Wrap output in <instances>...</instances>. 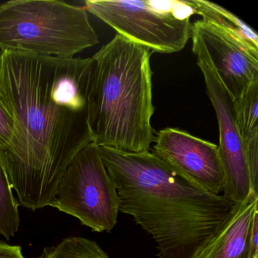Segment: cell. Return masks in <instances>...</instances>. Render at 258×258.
<instances>
[{
    "instance_id": "1",
    "label": "cell",
    "mask_w": 258,
    "mask_h": 258,
    "mask_svg": "<svg viewBox=\"0 0 258 258\" xmlns=\"http://www.w3.org/2000/svg\"><path fill=\"white\" fill-rule=\"evenodd\" d=\"M93 59L0 53V99L15 134L0 154L19 205L52 207L58 183L75 155L93 143L88 97Z\"/></svg>"
},
{
    "instance_id": "2",
    "label": "cell",
    "mask_w": 258,
    "mask_h": 258,
    "mask_svg": "<svg viewBox=\"0 0 258 258\" xmlns=\"http://www.w3.org/2000/svg\"><path fill=\"white\" fill-rule=\"evenodd\" d=\"M117 186L120 211L152 235L159 258H196L235 204L205 191L150 151L123 153L97 146Z\"/></svg>"
},
{
    "instance_id": "3",
    "label": "cell",
    "mask_w": 258,
    "mask_h": 258,
    "mask_svg": "<svg viewBox=\"0 0 258 258\" xmlns=\"http://www.w3.org/2000/svg\"><path fill=\"white\" fill-rule=\"evenodd\" d=\"M153 54L119 34L93 57L88 123L93 143L123 153L150 150Z\"/></svg>"
},
{
    "instance_id": "4",
    "label": "cell",
    "mask_w": 258,
    "mask_h": 258,
    "mask_svg": "<svg viewBox=\"0 0 258 258\" xmlns=\"http://www.w3.org/2000/svg\"><path fill=\"white\" fill-rule=\"evenodd\" d=\"M99 37L84 7L57 0H14L0 6V49L72 58Z\"/></svg>"
},
{
    "instance_id": "5",
    "label": "cell",
    "mask_w": 258,
    "mask_h": 258,
    "mask_svg": "<svg viewBox=\"0 0 258 258\" xmlns=\"http://www.w3.org/2000/svg\"><path fill=\"white\" fill-rule=\"evenodd\" d=\"M84 8L117 34L152 52L174 53L191 38V0H87Z\"/></svg>"
},
{
    "instance_id": "6",
    "label": "cell",
    "mask_w": 258,
    "mask_h": 258,
    "mask_svg": "<svg viewBox=\"0 0 258 258\" xmlns=\"http://www.w3.org/2000/svg\"><path fill=\"white\" fill-rule=\"evenodd\" d=\"M52 207L76 217L93 232L114 229L120 199L96 145H87L71 161L58 183Z\"/></svg>"
},
{
    "instance_id": "7",
    "label": "cell",
    "mask_w": 258,
    "mask_h": 258,
    "mask_svg": "<svg viewBox=\"0 0 258 258\" xmlns=\"http://www.w3.org/2000/svg\"><path fill=\"white\" fill-rule=\"evenodd\" d=\"M191 38L192 52L203 75L218 123V148L225 176L222 196L233 203H240L251 193L256 192L252 187L245 144L237 122L235 100L217 75L202 41L193 33Z\"/></svg>"
},
{
    "instance_id": "8",
    "label": "cell",
    "mask_w": 258,
    "mask_h": 258,
    "mask_svg": "<svg viewBox=\"0 0 258 258\" xmlns=\"http://www.w3.org/2000/svg\"><path fill=\"white\" fill-rule=\"evenodd\" d=\"M152 152L208 192L220 195L225 183L218 146L178 128L155 134Z\"/></svg>"
},
{
    "instance_id": "9",
    "label": "cell",
    "mask_w": 258,
    "mask_h": 258,
    "mask_svg": "<svg viewBox=\"0 0 258 258\" xmlns=\"http://www.w3.org/2000/svg\"><path fill=\"white\" fill-rule=\"evenodd\" d=\"M191 33L202 41L225 87L238 99L258 81V55L205 20L192 24Z\"/></svg>"
},
{
    "instance_id": "10",
    "label": "cell",
    "mask_w": 258,
    "mask_h": 258,
    "mask_svg": "<svg viewBox=\"0 0 258 258\" xmlns=\"http://www.w3.org/2000/svg\"><path fill=\"white\" fill-rule=\"evenodd\" d=\"M257 204L258 193L235 204L221 229L196 258H252L250 231Z\"/></svg>"
},
{
    "instance_id": "11",
    "label": "cell",
    "mask_w": 258,
    "mask_h": 258,
    "mask_svg": "<svg viewBox=\"0 0 258 258\" xmlns=\"http://www.w3.org/2000/svg\"><path fill=\"white\" fill-rule=\"evenodd\" d=\"M196 15L242 43L258 55V36L254 30L226 9L205 0H191Z\"/></svg>"
},
{
    "instance_id": "12",
    "label": "cell",
    "mask_w": 258,
    "mask_h": 258,
    "mask_svg": "<svg viewBox=\"0 0 258 258\" xmlns=\"http://www.w3.org/2000/svg\"><path fill=\"white\" fill-rule=\"evenodd\" d=\"M35 258H109L96 241L80 236L64 238L55 245L44 247Z\"/></svg>"
},
{
    "instance_id": "13",
    "label": "cell",
    "mask_w": 258,
    "mask_h": 258,
    "mask_svg": "<svg viewBox=\"0 0 258 258\" xmlns=\"http://www.w3.org/2000/svg\"><path fill=\"white\" fill-rule=\"evenodd\" d=\"M19 203L13 196V187L0 161V235L7 240L14 237L20 226Z\"/></svg>"
},
{
    "instance_id": "14",
    "label": "cell",
    "mask_w": 258,
    "mask_h": 258,
    "mask_svg": "<svg viewBox=\"0 0 258 258\" xmlns=\"http://www.w3.org/2000/svg\"><path fill=\"white\" fill-rule=\"evenodd\" d=\"M234 100L237 122L245 143L258 137V81Z\"/></svg>"
},
{
    "instance_id": "15",
    "label": "cell",
    "mask_w": 258,
    "mask_h": 258,
    "mask_svg": "<svg viewBox=\"0 0 258 258\" xmlns=\"http://www.w3.org/2000/svg\"><path fill=\"white\" fill-rule=\"evenodd\" d=\"M14 122L0 99V154L9 149L14 137Z\"/></svg>"
},
{
    "instance_id": "16",
    "label": "cell",
    "mask_w": 258,
    "mask_h": 258,
    "mask_svg": "<svg viewBox=\"0 0 258 258\" xmlns=\"http://www.w3.org/2000/svg\"><path fill=\"white\" fill-rule=\"evenodd\" d=\"M250 254L252 258H258V211L253 216L250 231Z\"/></svg>"
},
{
    "instance_id": "17",
    "label": "cell",
    "mask_w": 258,
    "mask_h": 258,
    "mask_svg": "<svg viewBox=\"0 0 258 258\" xmlns=\"http://www.w3.org/2000/svg\"><path fill=\"white\" fill-rule=\"evenodd\" d=\"M0 258H25L22 254V247L11 245L0 241Z\"/></svg>"
}]
</instances>
